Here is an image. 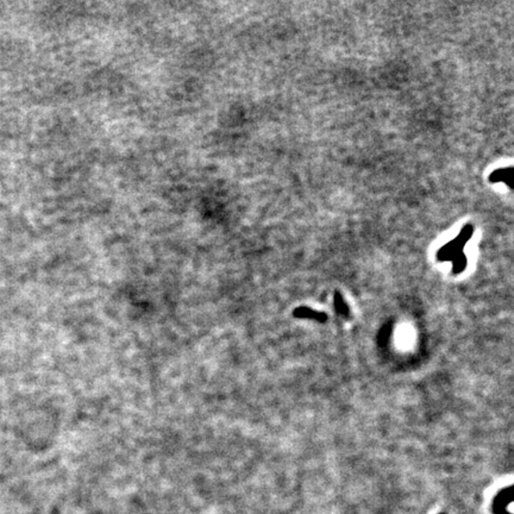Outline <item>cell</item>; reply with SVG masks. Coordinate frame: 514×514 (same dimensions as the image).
<instances>
[{"mask_svg":"<svg viewBox=\"0 0 514 514\" xmlns=\"http://www.w3.org/2000/svg\"><path fill=\"white\" fill-rule=\"evenodd\" d=\"M510 174H511V169L505 170V171L504 170L496 171V173L491 176V181L499 182V181H504V180L505 181H508V180L506 179V175H510Z\"/></svg>","mask_w":514,"mask_h":514,"instance_id":"obj_1","label":"cell"}]
</instances>
